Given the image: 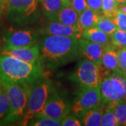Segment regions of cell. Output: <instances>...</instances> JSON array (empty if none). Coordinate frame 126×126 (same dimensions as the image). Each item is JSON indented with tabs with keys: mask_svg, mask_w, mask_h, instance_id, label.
<instances>
[{
	"mask_svg": "<svg viewBox=\"0 0 126 126\" xmlns=\"http://www.w3.org/2000/svg\"><path fill=\"white\" fill-rule=\"evenodd\" d=\"M100 14L96 13L93 10L87 7L80 15L79 18V26L83 32L84 30L95 27L98 22Z\"/></svg>",
	"mask_w": 126,
	"mask_h": 126,
	"instance_id": "17",
	"label": "cell"
},
{
	"mask_svg": "<svg viewBox=\"0 0 126 126\" xmlns=\"http://www.w3.org/2000/svg\"><path fill=\"white\" fill-rule=\"evenodd\" d=\"M95 27L110 36L118 29V27L115 25V23L113 22L112 20L106 17L104 15L99 16L98 22Z\"/></svg>",
	"mask_w": 126,
	"mask_h": 126,
	"instance_id": "21",
	"label": "cell"
},
{
	"mask_svg": "<svg viewBox=\"0 0 126 126\" xmlns=\"http://www.w3.org/2000/svg\"><path fill=\"white\" fill-rule=\"evenodd\" d=\"M118 3V4H122L126 3V0H115Z\"/></svg>",
	"mask_w": 126,
	"mask_h": 126,
	"instance_id": "34",
	"label": "cell"
},
{
	"mask_svg": "<svg viewBox=\"0 0 126 126\" xmlns=\"http://www.w3.org/2000/svg\"><path fill=\"white\" fill-rule=\"evenodd\" d=\"M118 29L126 31V14L118 11L116 15L111 19Z\"/></svg>",
	"mask_w": 126,
	"mask_h": 126,
	"instance_id": "28",
	"label": "cell"
},
{
	"mask_svg": "<svg viewBox=\"0 0 126 126\" xmlns=\"http://www.w3.org/2000/svg\"><path fill=\"white\" fill-rule=\"evenodd\" d=\"M79 15L71 6H63L50 20L57 21L68 25H79Z\"/></svg>",
	"mask_w": 126,
	"mask_h": 126,
	"instance_id": "15",
	"label": "cell"
},
{
	"mask_svg": "<svg viewBox=\"0 0 126 126\" xmlns=\"http://www.w3.org/2000/svg\"><path fill=\"white\" fill-rule=\"evenodd\" d=\"M114 73L126 77V48H121L118 51V69Z\"/></svg>",
	"mask_w": 126,
	"mask_h": 126,
	"instance_id": "27",
	"label": "cell"
},
{
	"mask_svg": "<svg viewBox=\"0 0 126 126\" xmlns=\"http://www.w3.org/2000/svg\"><path fill=\"white\" fill-rule=\"evenodd\" d=\"M100 94L103 104L118 102L123 99L125 86L121 76L113 73L112 75L102 79L100 83Z\"/></svg>",
	"mask_w": 126,
	"mask_h": 126,
	"instance_id": "8",
	"label": "cell"
},
{
	"mask_svg": "<svg viewBox=\"0 0 126 126\" xmlns=\"http://www.w3.org/2000/svg\"><path fill=\"white\" fill-rule=\"evenodd\" d=\"M88 8L93 10L96 13L100 14L102 13V0H86Z\"/></svg>",
	"mask_w": 126,
	"mask_h": 126,
	"instance_id": "31",
	"label": "cell"
},
{
	"mask_svg": "<svg viewBox=\"0 0 126 126\" xmlns=\"http://www.w3.org/2000/svg\"><path fill=\"white\" fill-rule=\"evenodd\" d=\"M115 116L118 126H126V100L118 102L115 107Z\"/></svg>",
	"mask_w": 126,
	"mask_h": 126,
	"instance_id": "23",
	"label": "cell"
},
{
	"mask_svg": "<svg viewBox=\"0 0 126 126\" xmlns=\"http://www.w3.org/2000/svg\"><path fill=\"white\" fill-rule=\"evenodd\" d=\"M1 86L9 97L10 109L3 119L4 123L21 121L27 110L28 98L32 85L22 84L11 81H0Z\"/></svg>",
	"mask_w": 126,
	"mask_h": 126,
	"instance_id": "3",
	"label": "cell"
},
{
	"mask_svg": "<svg viewBox=\"0 0 126 126\" xmlns=\"http://www.w3.org/2000/svg\"><path fill=\"white\" fill-rule=\"evenodd\" d=\"M118 11V3L115 0H102V13L104 16L112 19Z\"/></svg>",
	"mask_w": 126,
	"mask_h": 126,
	"instance_id": "22",
	"label": "cell"
},
{
	"mask_svg": "<svg viewBox=\"0 0 126 126\" xmlns=\"http://www.w3.org/2000/svg\"><path fill=\"white\" fill-rule=\"evenodd\" d=\"M83 36L93 42L104 46V47H107L111 44V36L96 27L84 30L83 32Z\"/></svg>",
	"mask_w": 126,
	"mask_h": 126,
	"instance_id": "16",
	"label": "cell"
},
{
	"mask_svg": "<svg viewBox=\"0 0 126 126\" xmlns=\"http://www.w3.org/2000/svg\"><path fill=\"white\" fill-rule=\"evenodd\" d=\"M60 120H55L46 117H36L29 122L28 125L34 126H61Z\"/></svg>",
	"mask_w": 126,
	"mask_h": 126,
	"instance_id": "26",
	"label": "cell"
},
{
	"mask_svg": "<svg viewBox=\"0 0 126 126\" xmlns=\"http://www.w3.org/2000/svg\"><path fill=\"white\" fill-rule=\"evenodd\" d=\"M39 1L41 3L44 14L50 20L64 6L63 0H39Z\"/></svg>",
	"mask_w": 126,
	"mask_h": 126,
	"instance_id": "19",
	"label": "cell"
},
{
	"mask_svg": "<svg viewBox=\"0 0 126 126\" xmlns=\"http://www.w3.org/2000/svg\"><path fill=\"white\" fill-rule=\"evenodd\" d=\"M7 8V4L4 0H0V18L2 17Z\"/></svg>",
	"mask_w": 126,
	"mask_h": 126,
	"instance_id": "32",
	"label": "cell"
},
{
	"mask_svg": "<svg viewBox=\"0 0 126 126\" xmlns=\"http://www.w3.org/2000/svg\"><path fill=\"white\" fill-rule=\"evenodd\" d=\"M79 50L86 58L94 62L98 65H102V58L105 47L93 42L82 36L78 39Z\"/></svg>",
	"mask_w": 126,
	"mask_h": 126,
	"instance_id": "12",
	"label": "cell"
},
{
	"mask_svg": "<svg viewBox=\"0 0 126 126\" xmlns=\"http://www.w3.org/2000/svg\"><path fill=\"white\" fill-rule=\"evenodd\" d=\"M118 51L119 49L112 43L105 47L102 58V65L104 69L111 72H116L118 69Z\"/></svg>",
	"mask_w": 126,
	"mask_h": 126,
	"instance_id": "14",
	"label": "cell"
},
{
	"mask_svg": "<svg viewBox=\"0 0 126 126\" xmlns=\"http://www.w3.org/2000/svg\"><path fill=\"white\" fill-rule=\"evenodd\" d=\"M62 126H81L82 123L80 120H79L74 116H69L67 115L66 117L61 121Z\"/></svg>",
	"mask_w": 126,
	"mask_h": 126,
	"instance_id": "30",
	"label": "cell"
},
{
	"mask_svg": "<svg viewBox=\"0 0 126 126\" xmlns=\"http://www.w3.org/2000/svg\"><path fill=\"white\" fill-rule=\"evenodd\" d=\"M37 34L30 30H17L6 32L4 37V48H22L34 45Z\"/></svg>",
	"mask_w": 126,
	"mask_h": 126,
	"instance_id": "10",
	"label": "cell"
},
{
	"mask_svg": "<svg viewBox=\"0 0 126 126\" xmlns=\"http://www.w3.org/2000/svg\"><path fill=\"white\" fill-rule=\"evenodd\" d=\"M104 112V104L86 111L82 116V125L86 126H99Z\"/></svg>",
	"mask_w": 126,
	"mask_h": 126,
	"instance_id": "18",
	"label": "cell"
},
{
	"mask_svg": "<svg viewBox=\"0 0 126 126\" xmlns=\"http://www.w3.org/2000/svg\"><path fill=\"white\" fill-rule=\"evenodd\" d=\"M100 66L88 59L81 60L73 74L72 80L81 87H97L102 79Z\"/></svg>",
	"mask_w": 126,
	"mask_h": 126,
	"instance_id": "7",
	"label": "cell"
},
{
	"mask_svg": "<svg viewBox=\"0 0 126 126\" xmlns=\"http://www.w3.org/2000/svg\"><path fill=\"white\" fill-rule=\"evenodd\" d=\"M117 102H109L104 104V112L101 124L102 126H116L118 123L115 116V107Z\"/></svg>",
	"mask_w": 126,
	"mask_h": 126,
	"instance_id": "20",
	"label": "cell"
},
{
	"mask_svg": "<svg viewBox=\"0 0 126 126\" xmlns=\"http://www.w3.org/2000/svg\"><path fill=\"white\" fill-rule=\"evenodd\" d=\"M100 86L97 87H81L77 97L72 107V111L78 117L88 111L102 105Z\"/></svg>",
	"mask_w": 126,
	"mask_h": 126,
	"instance_id": "6",
	"label": "cell"
},
{
	"mask_svg": "<svg viewBox=\"0 0 126 126\" xmlns=\"http://www.w3.org/2000/svg\"><path fill=\"white\" fill-rule=\"evenodd\" d=\"M46 35H58L75 37L77 39L83 36V32L79 25H68L57 21H50L44 30Z\"/></svg>",
	"mask_w": 126,
	"mask_h": 126,
	"instance_id": "13",
	"label": "cell"
},
{
	"mask_svg": "<svg viewBox=\"0 0 126 126\" xmlns=\"http://www.w3.org/2000/svg\"><path fill=\"white\" fill-rule=\"evenodd\" d=\"M52 91V83L50 80L36 81L31 87L28 98L27 110L20 121L23 126L28 125L29 122L42 111L49 99Z\"/></svg>",
	"mask_w": 126,
	"mask_h": 126,
	"instance_id": "4",
	"label": "cell"
},
{
	"mask_svg": "<svg viewBox=\"0 0 126 126\" xmlns=\"http://www.w3.org/2000/svg\"><path fill=\"white\" fill-rule=\"evenodd\" d=\"M44 69L40 62L32 64L7 55H0V81L33 85L40 80Z\"/></svg>",
	"mask_w": 126,
	"mask_h": 126,
	"instance_id": "2",
	"label": "cell"
},
{
	"mask_svg": "<svg viewBox=\"0 0 126 126\" xmlns=\"http://www.w3.org/2000/svg\"><path fill=\"white\" fill-rule=\"evenodd\" d=\"M111 43L118 49L126 48V31L117 29L111 35Z\"/></svg>",
	"mask_w": 126,
	"mask_h": 126,
	"instance_id": "24",
	"label": "cell"
},
{
	"mask_svg": "<svg viewBox=\"0 0 126 126\" xmlns=\"http://www.w3.org/2000/svg\"><path fill=\"white\" fill-rule=\"evenodd\" d=\"M40 58L49 65H57L69 62L77 56L78 39L75 37L46 35L41 41Z\"/></svg>",
	"mask_w": 126,
	"mask_h": 126,
	"instance_id": "1",
	"label": "cell"
},
{
	"mask_svg": "<svg viewBox=\"0 0 126 126\" xmlns=\"http://www.w3.org/2000/svg\"><path fill=\"white\" fill-rule=\"evenodd\" d=\"M69 107L58 94H53L36 117H46L63 121L69 113Z\"/></svg>",
	"mask_w": 126,
	"mask_h": 126,
	"instance_id": "9",
	"label": "cell"
},
{
	"mask_svg": "<svg viewBox=\"0 0 126 126\" xmlns=\"http://www.w3.org/2000/svg\"><path fill=\"white\" fill-rule=\"evenodd\" d=\"M70 6L77 11L79 15H80L88 7L86 0H71Z\"/></svg>",
	"mask_w": 126,
	"mask_h": 126,
	"instance_id": "29",
	"label": "cell"
},
{
	"mask_svg": "<svg viewBox=\"0 0 126 126\" xmlns=\"http://www.w3.org/2000/svg\"><path fill=\"white\" fill-rule=\"evenodd\" d=\"M39 0H8L6 18L17 25L33 22L39 16Z\"/></svg>",
	"mask_w": 126,
	"mask_h": 126,
	"instance_id": "5",
	"label": "cell"
},
{
	"mask_svg": "<svg viewBox=\"0 0 126 126\" xmlns=\"http://www.w3.org/2000/svg\"><path fill=\"white\" fill-rule=\"evenodd\" d=\"M4 1H6V4L8 3V0H4Z\"/></svg>",
	"mask_w": 126,
	"mask_h": 126,
	"instance_id": "35",
	"label": "cell"
},
{
	"mask_svg": "<svg viewBox=\"0 0 126 126\" xmlns=\"http://www.w3.org/2000/svg\"><path fill=\"white\" fill-rule=\"evenodd\" d=\"M1 54L10 55L24 62L34 64L39 62L40 48L39 46L36 44L22 48H4Z\"/></svg>",
	"mask_w": 126,
	"mask_h": 126,
	"instance_id": "11",
	"label": "cell"
},
{
	"mask_svg": "<svg viewBox=\"0 0 126 126\" xmlns=\"http://www.w3.org/2000/svg\"><path fill=\"white\" fill-rule=\"evenodd\" d=\"M70 1L71 0H63V4H64V6H70Z\"/></svg>",
	"mask_w": 126,
	"mask_h": 126,
	"instance_id": "33",
	"label": "cell"
},
{
	"mask_svg": "<svg viewBox=\"0 0 126 126\" xmlns=\"http://www.w3.org/2000/svg\"><path fill=\"white\" fill-rule=\"evenodd\" d=\"M10 102L7 93L0 86V119H4L9 113Z\"/></svg>",
	"mask_w": 126,
	"mask_h": 126,
	"instance_id": "25",
	"label": "cell"
}]
</instances>
